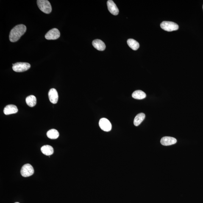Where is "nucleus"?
Instances as JSON below:
<instances>
[{
	"label": "nucleus",
	"mask_w": 203,
	"mask_h": 203,
	"mask_svg": "<svg viewBox=\"0 0 203 203\" xmlns=\"http://www.w3.org/2000/svg\"><path fill=\"white\" fill-rule=\"evenodd\" d=\"M26 30V26L24 25L20 24L15 26L10 31L9 35L10 41L12 42L18 41L25 33Z\"/></svg>",
	"instance_id": "obj_1"
},
{
	"label": "nucleus",
	"mask_w": 203,
	"mask_h": 203,
	"mask_svg": "<svg viewBox=\"0 0 203 203\" xmlns=\"http://www.w3.org/2000/svg\"><path fill=\"white\" fill-rule=\"evenodd\" d=\"M37 5L42 12L46 14L50 13L52 10L50 3L47 0H38Z\"/></svg>",
	"instance_id": "obj_2"
},
{
	"label": "nucleus",
	"mask_w": 203,
	"mask_h": 203,
	"mask_svg": "<svg viewBox=\"0 0 203 203\" xmlns=\"http://www.w3.org/2000/svg\"><path fill=\"white\" fill-rule=\"evenodd\" d=\"M12 69L17 72H22L27 71L30 68V64L27 62H18L12 64Z\"/></svg>",
	"instance_id": "obj_3"
},
{
	"label": "nucleus",
	"mask_w": 203,
	"mask_h": 203,
	"mask_svg": "<svg viewBox=\"0 0 203 203\" xmlns=\"http://www.w3.org/2000/svg\"><path fill=\"white\" fill-rule=\"evenodd\" d=\"M160 26L163 30L168 32L177 30L179 28L178 25L172 22L164 21L161 23Z\"/></svg>",
	"instance_id": "obj_4"
},
{
	"label": "nucleus",
	"mask_w": 203,
	"mask_h": 203,
	"mask_svg": "<svg viewBox=\"0 0 203 203\" xmlns=\"http://www.w3.org/2000/svg\"><path fill=\"white\" fill-rule=\"evenodd\" d=\"M34 171L32 165L29 164L23 165L21 168L20 173L22 176L24 177H29L34 174Z\"/></svg>",
	"instance_id": "obj_5"
},
{
	"label": "nucleus",
	"mask_w": 203,
	"mask_h": 203,
	"mask_svg": "<svg viewBox=\"0 0 203 203\" xmlns=\"http://www.w3.org/2000/svg\"><path fill=\"white\" fill-rule=\"evenodd\" d=\"M99 125L102 130L104 131H110L112 128L111 123L106 118H101L99 121Z\"/></svg>",
	"instance_id": "obj_6"
},
{
	"label": "nucleus",
	"mask_w": 203,
	"mask_h": 203,
	"mask_svg": "<svg viewBox=\"0 0 203 203\" xmlns=\"http://www.w3.org/2000/svg\"><path fill=\"white\" fill-rule=\"evenodd\" d=\"M60 31L57 28H53L48 31L45 35L47 40H54L57 39L60 37Z\"/></svg>",
	"instance_id": "obj_7"
},
{
	"label": "nucleus",
	"mask_w": 203,
	"mask_h": 203,
	"mask_svg": "<svg viewBox=\"0 0 203 203\" xmlns=\"http://www.w3.org/2000/svg\"><path fill=\"white\" fill-rule=\"evenodd\" d=\"M50 101L53 104H57L58 99V93L55 88H51L48 93Z\"/></svg>",
	"instance_id": "obj_8"
},
{
	"label": "nucleus",
	"mask_w": 203,
	"mask_h": 203,
	"mask_svg": "<svg viewBox=\"0 0 203 203\" xmlns=\"http://www.w3.org/2000/svg\"><path fill=\"white\" fill-rule=\"evenodd\" d=\"M107 5L108 10L111 13L115 15H118L119 10L113 1L109 0L107 1Z\"/></svg>",
	"instance_id": "obj_9"
},
{
	"label": "nucleus",
	"mask_w": 203,
	"mask_h": 203,
	"mask_svg": "<svg viewBox=\"0 0 203 203\" xmlns=\"http://www.w3.org/2000/svg\"><path fill=\"white\" fill-rule=\"evenodd\" d=\"M160 142L164 146H170L175 144L177 142V140L173 137H162Z\"/></svg>",
	"instance_id": "obj_10"
},
{
	"label": "nucleus",
	"mask_w": 203,
	"mask_h": 203,
	"mask_svg": "<svg viewBox=\"0 0 203 203\" xmlns=\"http://www.w3.org/2000/svg\"><path fill=\"white\" fill-rule=\"evenodd\" d=\"M18 111V108L14 105H9L6 106L4 110V113L6 115L16 113Z\"/></svg>",
	"instance_id": "obj_11"
},
{
	"label": "nucleus",
	"mask_w": 203,
	"mask_h": 203,
	"mask_svg": "<svg viewBox=\"0 0 203 203\" xmlns=\"http://www.w3.org/2000/svg\"><path fill=\"white\" fill-rule=\"evenodd\" d=\"M92 45L98 51H103L105 49V44L100 40L96 39L94 40L92 42Z\"/></svg>",
	"instance_id": "obj_12"
},
{
	"label": "nucleus",
	"mask_w": 203,
	"mask_h": 203,
	"mask_svg": "<svg viewBox=\"0 0 203 203\" xmlns=\"http://www.w3.org/2000/svg\"><path fill=\"white\" fill-rule=\"evenodd\" d=\"M41 150L43 154L47 156L52 155L54 152L53 147L48 145H45L42 146L41 148Z\"/></svg>",
	"instance_id": "obj_13"
},
{
	"label": "nucleus",
	"mask_w": 203,
	"mask_h": 203,
	"mask_svg": "<svg viewBox=\"0 0 203 203\" xmlns=\"http://www.w3.org/2000/svg\"><path fill=\"white\" fill-rule=\"evenodd\" d=\"M146 93L141 90H140L134 92L132 94V98L137 99H143L146 98Z\"/></svg>",
	"instance_id": "obj_14"
},
{
	"label": "nucleus",
	"mask_w": 203,
	"mask_h": 203,
	"mask_svg": "<svg viewBox=\"0 0 203 203\" xmlns=\"http://www.w3.org/2000/svg\"><path fill=\"white\" fill-rule=\"evenodd\" d=\"M26 102L27 105L29 107H34L36 104V98L34 95H30L26 98Z\"/></svg>",
	"instance_id": "obj_15"
},
{
	"label": "nucleus",
	"mask_w": 203,
	"mask_h": 203,
	"mask_svg": "<svg viewBox=\"0 0 203 203\" xmlns=\"http://www.w3.org/2000/svg\"><path fill=\"white\" fill-rule=\"evenodd\" d=\"M145 118V115L144 113H140L137 115L134 118V124L135 126H138L141 124L142 122L144 121Z\"/></svg>",
	"instance_id": "obj_16"
},
{
	"label": "nucleus",
	"mask_w": 203,
	"mask_h": 203,
	"mask_svg": "<svg viewBox=\"0 0 203 203\" xmlns=\"http://www.w3.org/2000/svg\"><path fill=\"white\" fill-rule=\"evenodd\" d=\"M127 43L129 47L133 50H137L139 48V44L136 41L133 39H129L127 41Z\"/></svg>",
	"instance_id": "obj_17"
},
{
	"label": "nucleus",
	"mask_w": 203,
	"mask_h": 203,
	"mask_svg": "<svg viewBox=\"0 0 203 203\" xmlns=\"http://www.w3.org/2000/svg\"><path fill=\"white\" fill-rule=\"evenodd\" d=\"M47 135L48 138L51 139H56L59 136L58 131L55 129H51L47 133Z\"/></svg>",
	"instance_id": "obj_18"
},
{
	"label": "nucleus",
	"mask_w": 203,
	"mask_h": 203,
	"mask_svg": "<svg viewBox=\"0 0 203 203\" xmlns=\"http://www.w3.org/2000/svg\"><path fill=\"white\" fill-rule=\"evenodd\" d=\"M15 203H19V202H15Z\"/></svg>",
	"instance_id": "obj_19"
},
{
	"label": "nucleus",
	"mask_w": 203,
	"mask_h": 203,
	"mask_svg": "<svg viewBox=\"0 0 203 203\" xmlns=\"http://www.w3.org/2000/svg\"></svg>",
	"instance_id": "obj_20"
}]
</instances>
